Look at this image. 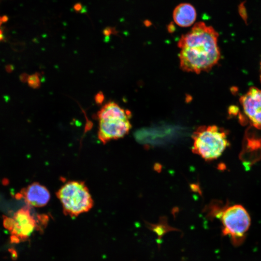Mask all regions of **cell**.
Masks as SVG:
<instances>
[{"instance_id":"1","label":"cell","mask_w":261,"mask_h":261,"mask_svg":"<svg viewBox=\"0 0 261 261\" xmlns=\"http://www.w3.org/2000/svg\"><path fill=\"white\" fill-rule=\"evenodd\" d=\"M218 37V32L212 26L202 21L195 23L178 42L180 68L198 74L211 70L221 57Z\"/></svg>"},{"instance_id":"2","label":"cell","mask_w":261,"mask_h":261,"mask_svg":"<svg viewBox=\"0 0 261 261\" xmlns=\"http://www.w3.org/2000/svg\"><path fill=\"white\" fill-rule=\"evenodd\" d=\"M192 138V152L206 160L218 158L229 145L226 131L216 125L199 127Z\"/></svg>"},{"instance_id":"3","label":"cell","mask_w":261,"mask_h":261,"mask_svg":"<svg viewBox=\"0 0 261 261\" xmlns=\"http://www.w3.org/2000/svg\"><path fill=\"white\" fill-rule=\"evenodd\" d=\"M65 215L75 217L89 211L94 201L89 190L84 181H69L56 192Z\"/></svg>"},{"instance_id":"4","label":"cell","mask_w":261,"mask_h":261,"mask_svg":"<svg viewBox=\"0 0 261 261\" xmlns=\"http://www.w3.org/2000/svg\"><path fill=\"white\" fill-rule=\"evenodd\" d=\"M214 214L221 221L223 235L229 236L234 246L241 245L251 223L246 210L242 205L233 204L214 210Z\"/></svg>"},{"instance_id":"5","label":"cell","mask_w":261,"mask_h":261,"mask_svg":"<svg viewBox=\"0 0 261 261\" xmlns=\"http://www.w3.org/2000/svg\"><path fill=\"white\" fill-rule=\"evenodd\" d=\"M13 228L11 231V241L18 243L25 241L29 237L33 231L38 226V222L44 224L47 222L46 215H37V220L31 214L29 206L24 207L17 211L14 215Z\"/></svg>"},{"instance_id":"6","label":"cell","mask_w":261,"mask_h":261,"mask_svg":"<svg viewBox=\"0 0 261 261\" xmlns=\"http://www.w3.org/2000/svg\"><path fill=\"white\" fill-rule=\"evenodd\" d=\"M131 117H113L99 120L98 138L103 144L125 136L131 129Z\"/></svg>"},{"instance_id":"7","label":"cell","mask_w":261,"mask_h":261,"mask_svg":"<svg viewBox=\"0 0 261 261\" xmlns=\"http://www.w3.org/2000/svg\"><path fill=\"white\" fill-rule=\"evenodd\" d=\"M239 102L250 123L257 128H261V89L250 87L240 97Z\"/></svg>"},{"instance_id":"8","label":"cell","mask_w":261,"mask_h":261,"mask_svg":"<svg viewBox=\"0 0 261 261\" xmlns=\"http://www.w3.org/2000/svg\"><path fill=\"white\" fill-rule=\"evenodd\" d=\"M16 199H23L29 207H42L50 199V193L46 187L38 182H33L17 193Z\"/></svg>"},{"instance_id":"9","label":"cell","mask_w":261,"mask_h":261,"mask_svg":"<svg viewBox=\"0 0 261 261\" xmlns=\"http://www.w3.org/2000/svg\"><path fill=\"white\" fill-rule=\"evenodd\" d=\"M197 13L194 7L189 3H181L173 12L175 23L181 27H188L193 25L196 19Z\"/></svg>"},{"instance_id":"10","label":"cell","mask_w":261,"mask_h":261,"mask_svg":"<svg viewBox=\"0 0 261 261\" xmlns=\"http://www.w3.org/2000/svg\"><path fill=\"white\" fill-rule=\"evenodd\" d=\"M131 116L129 110H125L117 103L110 102L104 104L96 114V118L99 120L117 117Z\"/></svg>"},{"instance_id":"11","label":"cell","mask_w":261,"mask_h":261,"mask_svg":"<svg viewBox=\"0 0 261 261\" xmlns=\"http://www.w3.org/2000/svg\"><path fill=\"white\" fill-rule=\"evenodd\" d=\"M28 81L29 85L33 88H37L40 86L41 80L40 74L35 73L29 76Z\"/></svg>"},{"instance_id":"12","label":"cell","mask_w":261,"mask_h":261,"mask_svg":"<svg viewBox=\"0 0 261 261\" xmlns=\"http://www.w3.org/2000/svg\"><path fill=\"white\" fill-rule=\"evenodd\" d=\"M104 97L102 92H98L95 96V101L98 104H101L104 100Z\"/></svg>"},{"instance_id":"13","label":"cell","mask_w":261,"mask_h":261,"mask_svg":"<svg viewBox=\"0 0 261 261\" xmlns=\"http://www.w3.org/2000/svg\"><path fill=\"white\" fill-rule=\"evenodd\" d=\"M239 13L241 17L245 21H246L247 16L245 7L243 3H241L239 7Z\"/></svg>"},{"instance_id":"14","label":"cell","mask_w":261,"mask_h":261,"mask_svg":"<svg viewBox=\"0 0 261 261\" xmlns=\"http://www.w3.org/2000/svg\"><path fill=\"white\" fill-rule=\"evenodd\" d=\"M114 32V29L110 27H107L103 30V34L106 36L111 35L112 33Z\"/></svg>"},{"instance_id":"15","label":"cell","mask_w":261,"mask_h":261,"mask_svg":"<svg viewBox=\"0 0 261 261\" xmlns=\"http://www.w3.org/2000/svg\"><path fill=\"white\" fill-rule=\"evenodd\" d=\"M82 4L80 2L75 3L73 6V9L76 12H80L83 8Z\"/></svg>"},{"instance_id":"16","label":"cell","mask_w":261,"mask_h":261,"mask_svg":"<svg viewBox=\"0 0 261 261\" xmlns=\"http://www.w3.org/2000/svg\"><path fill=\"white\" fill-rule=\"evenodd\" d=\"M7 19V17L6 16H0V26L1 25V24L5 22Z\"/></svg>"},{"instance_id":"17","label":"cell","mask_w":261,"mask_h":261,"mask_svg":"<svg viewBox=\"0 0 261 261\" xmlns=\"http://www.w3.org/2000/svg\"><path fill=\"white\" fill-rule=\"evenodd\" d=\"M87 12V7L86 6H84L82 9V10L81 11L80 13H85Z\"/></svg>"},{"instance_id":"18","label":"cell","mask_w":261,"mask_h":261,"mask_svg":"<svg viewBox=\"0 0 261 261\" xmlns=\"http://www.w3.org/2000/svg\"><path fill=\"white\" fill-rule=\"evenodd\" d=\"M260 69H261L260 81H261V64H260Z\"/></svg>"}]
</instances>
